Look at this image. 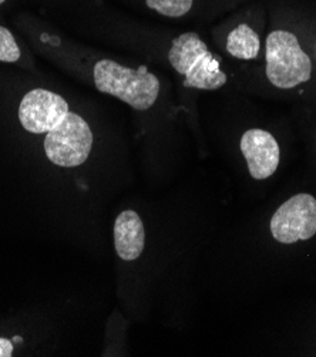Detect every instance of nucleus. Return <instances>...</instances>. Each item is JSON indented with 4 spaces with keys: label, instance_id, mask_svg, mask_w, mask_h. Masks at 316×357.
<instances>
[{
    "label": "nucleus",
    "instance_id": "nucleus-1",
    "mask_svg": "<svg viewBox=\"0 0 316 357\" xmlns=\"http://www.w3.org/2000/svg\"><path fill=\"white\" fill-rule=\"evenodd\" d=\"M100 93L120 98L137 112L150 110L160 94V82L146 66L130 68L110 59L98 60L93 68Z\"/></svg>",
    "mask_w": 316,
    "mask_h": 357
},
{
    "label": "nucleus",
    "instance_id": "nucleus-2",
    "mask_svg": "<svg viewBox=\"0 0 316 357\" xmlns=\"http://www.w3.org/2000/svg\"><path fill=\"white\" fill-rule=\"evenodd\" d=\"M172 68L184 77V86L195 90L213 91L227 84V75L220 60L194 31L183 33L174 39L168 52Z\"/></svg>",
    "mask_w": 316,
    "mask_h": 357
},
{
    "label": "nucleus",
    "instance_id": "nucleus-3",
    "mask_svg": "<svg viewBox=\"0 0 316 357\" xmlns=\"http://www.w3.org/2000/svg\"><path fill=\"white\" fill-rule=\"evenodd\" d=\"M266 77L280 90L295 89L312 77V61L302 50L296 36L287 30H273L265 43Z\"/></svg>",
    "mask_w": 316,
    "mask_h": 357
},
{
    "label": "nucleus",
    "instance_id": "nucleus-4",
    "mask_svg": "<svg viewBox=\"0 0 316 357\" xmlns=\"http://www.w3.org/2000/svg\"><path fill=\"white\" fill-rule=\"evenodd\" d=\"M43 149L54 165L79 167L87 161L93 149L91 128L82 116L68 112L57 127L46 132Z\"/></svg>",
    "mask_w": 316,
    "mask_h": 357
},
{
    "label": "nucleus",
    "instance_id": "nucleus-5",
    "mask_svg": "<svg viewBox=\"0 0 316 357\" xmlns=\"http://www.w3.org/2000/svg\"><path fill=\"white\" fill-rule=\"evenodd\" d=\"M271 236L280 245H295L316 235V198L299 192L280 204L269 222Z\"/></svg>",
    "mask_w": 316,
    "mask_h": 357
},
{
    "label": "nucleus",
    "instance_id": "nucleus-6",
    "mask_svg": "<svg viewBox=\"0 0 316 357\" xmlns=\"http://www.w3.org/2000/svg\"><path fill=\"white\" fill-rule=\"evenodd\" d=\"M68 112V104L61 96L45 89H34L20 101L19 121L31 134H46L57 127Z\"/></svg>",
    "mask_w": 316,
    "mask_h": 357
},
{
    "label": "nucleus",
    "instance_id": "nucleus-7",
    "mask_svg": "<svg viewBox=\"0 0 316 357\" xmlns=\"http://www.w3.org/2000/svg\"><path fill=\"white\" fill-rule=\"evenodd\" d=\"M239 149L254 180L265 181L278 171L280 149L269 131L262 128L247 130L241 137Z\"/></svg>",
    "mask_w": 316,
    "mask_h": 357
},
{
    "label": "nucleus",
    "instance_id": "nucleus-8",
    "mask_svg": "<svg viewBox=\"0 0 316 357\" xmlns=\"http://www.w3.org/2000/svg\"><path fill=\"white\" fill-rule=\"evenodd\" d=\"M114 248L124 262H134L143 255L146 248V228L134 209L120 212L113 228Z\"/></svg>",
    "mask_w": 316,
    "mask_h": 357
},
{
    "label": "nucleus",
    "instance_id": "nucleus-9",
    "mask_svg": "<svg viewBox=\"0 0 316 357\" xmlns=\"http://www.w3.org/2000/svg\"><path fill=\"white\" fill-rule=\"evenodd\" d=\"M261 50L258 33L248 24H239L230 31L227 38V52L238 60H254Z\"/></svg>",
    "mask_w": 316,
    "mask_h": 357
},
{
    "label": "nucleus",
    "instance_id": "nucleus-10",
    "mask_svg": "<svg viewBox=\"0 0 316 357\" xmlns=\"http://www.w3.org/2000/svg\"><path fill=\"white\" fill-rule=\"evenodd\" d=\"M194 0H146L147 6L167 17H181L193 8Z\"/></svg>",
    "mask_w": 316,
    "mask_h": 357
},
{
    "label": "nucleus",
    "instance_id": "nucleus-11",
    "mask_svg": "<svg viewBox=\"0 0 316 357\" xmlns=\"http://www.w3.org/2000/svg\"><path fill=\"white\" fill-rule=\"evenodd\" d=\"M20 59V49L15 36L6 27L0 26V61L16 63Z\"/></svg>",
    "mask_w": 316,
    "mask_h": 357
},
{
    "label": "nucleus",
    "instance_id": "nucleus-12",
    "mask_svg": "<svg viewBox=\"0 0 316 357\" xmlns=\"http://www.w3.org/2000/svg\"><path fill=\"white\" fill-rule=\"evenodd\" d=\"M20 337H15V340H10L8 337L0 336V357H10L15 351V342H19Z\"/></svg>",
    "mask_w": 316,
    "mask_h": 357
},
{
    "label": "nucleus",
    "instance_id": "nucleus-13",
    "mask_svg": "<svg viewBox=\"0 0 316 357\" xmlns=\"http://www.w3.org/2000/svg\"><path fill=\"white\" fill-rule=\"evenodd\" d=\"M3 2H5V0H0V5H2V3H3Z\"/></svg>",
    "mask_w": 316,
    "mask_h": 357
},
{
    "label": "nucleus",
    "instance_id": "nucleus-14",
    "mask_svg": "<svg viewBox=\"0 0 316 357\" xmlns=\"http://www.w3.org/2000/svg\"><path fill=\"white\" fill-rule=\"evenodd\" d=\"M315 56H316V45H315Z\"/></svg>",
    "mask_w": 316,
    "mask_h": 357
}]
</instances>
